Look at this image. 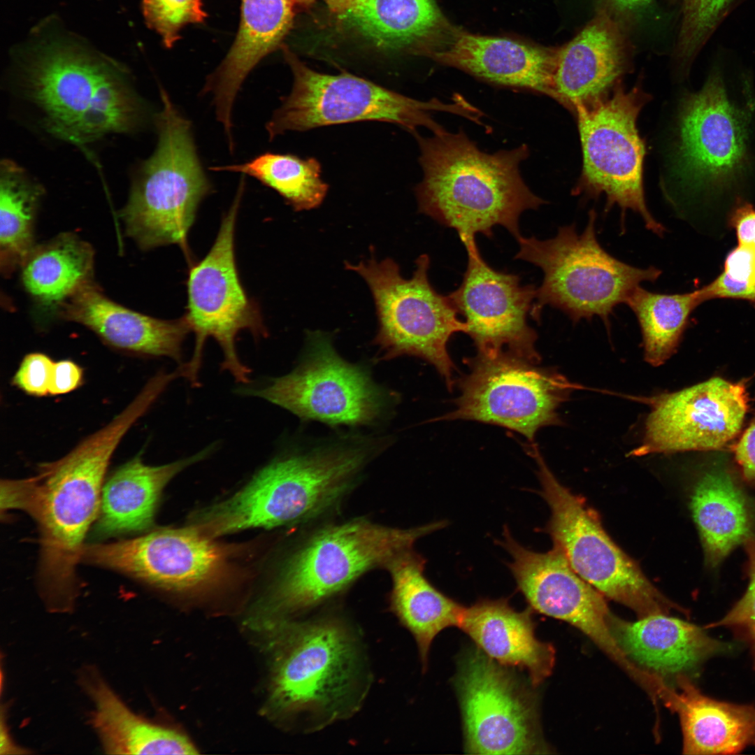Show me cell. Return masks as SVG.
I'll list each match as a JSON object with an SVG mask.
<instances>
[{"instance_id": "6da1fadb", "label": "cell", "mask_w": 755, "mask_h": 755, "mask_svg": "<svg viewBox=\"0 0 755 755\" xmlns=\"http://www.w3.org/2000/svg\"><path fill=\"white\" fill-rule=\"evenodd\" d=\"M138 419L133 408H124L65 456L40 464L34 475L1 482V510H21L38 527L40 588L52 610L72 607L76 567L81 561L86 534L99 513L108 466Z\"/></svg>"}, {"instance_id": "7a4b0ae2", "label": "cell", "mask_w": 755, "mask_h": 755, "mask_svg": "<svg viewBox=\"0 0 755 755\" xmlns=\"http://www.w3.org/2000/svg\"><path fill=\"white\" fill-rule=\"evenodd\" d=\"M413 135L423 171L415 187L421 213L455 229L463 243L475 240L477 233L491 238L496 225L516 240L522 236V213L545 203L520 173V164L529 155L526 145L489 154L461 129L451 133L444 129L431 137Z\"/></svg>"}, {"instance_id": "3957f363", "label": "cell", "mask_w": 755, "mask_h": 755, "mask_svg": "<svg viewBox=\"0 0 755 755\" xmlns=\"http://www.w3.org/2000/svg\"><path fill=\"white\" fill-rule=\"evenodd\" d=\"M38 45L22 78L50 134L81 145L139 127L143 107L117 63L74 43L49 40Z\"/></svg>"}, {"instance_id": "277c9868", "label": "cell", "mask_w": 755, "mask_h": 755, "mask_svg": "<svg viewBox=\"0 0 755 755\" xmlns=\"http://www.w3.org/2000/svg\"><path fill=\"white\" fill-rule=\"evenodd\" d=\"M381 441L357 440L276 459L240 491L196 517L212 537L311 520L340 503Z\"/></svg>"}, {"instance_id": "5b68a950", "label": "cell", "mask_w": 755, "mask_h": 755, "mask_svg": "<svg viewBox=\"0 0 755 755\" xmlns=\"http://www.w3.org/2000/svg\"><path fill=\"white\" fill-rule=\"evenodd\" d=\"M287 626L273 675L277 705L305 716L308 729L352 715L369 684L359 636L335 617Z\"/></svg>"}, {"instance_id": "8992f818", "label": "cell", "mask_w": 755, "mask_h": 755, "mask_svg": "<svg viewBox=\"0 0 755 755\" xmlns=\"http://www.w3.org/2000/svg\"><path fill=\"white\" fill-rule=\"evenodd\" d=\"M596 218L593 210L580 233L573 224L560 227L552 238L517 239L515 258L535 265L544 275L531 312L533 319L540 320L542 308L549 305L574 322L597 316L608 326L617 305L642 282H655L661 275L656 267H635L609 254L597 239Z\"/></svg>"}, {"instance_id": "52a82bcc", "label": "cell", "mask_w": 755, "mask_h": 755, "mask_svg": "<svg viewBox=\"0 0 755 755\" xmlns=\"http://www.w3.org/2000/svg\"><path fill=\"white\" fill-rule=\"evenodd\" d=\"M160 97L156 150L141 166L120 215L127 235L141 249L177 244L187 254L189 231L212 186L198 157L189 122L164 89Z\"/></svg>"}, {"instance_id": "ba28073f", "label": "cell", "mask_w": 755, "mask_h": 755, "mask_svg": "<svg viewBox=\"0 0 755 755\" xmlns=\"http://www.w3.org/2000/svg\"><path fill=\"white\" fill-rule=\"evenodd\" d=\"M284 53L294 82L266 124L270 140L287 131L362 121L394 124L412 134L426 127L435 134L444 128L433 113L444 111L468 120L475 113V107L461 95L451 103L436 98L420 101L350 73L317 72L289 50L284 48Z\"/></svg>"}, {"instance_id": "9c48e42d", "label": "cell", "mask_w": 755, "mask_h": 755, "mask_svg": "<svg viewBox=\"0 0 755 755\" xmlns=\"http://www.w3.org/2000/svg\"><path fill=\"white\" fill-rule=\"evenodd\" d=\"M445 525L437 522L401 528L358 518L326 526L288 559L275 587V605L289 612L310 610L345 591L366 572L385 568L419 538Z\"/></svg>"}, {"instance_id": "30bf717a", "label": "cell", "mask_w": 755, "mask_h": 755, "mask_svg": "<svg viewBox=\"0 0 755 755\" xmlns=\"http://www.w3.org/2000/svg\"><path fill=\"white\" fill-rule=\"evenodd\" d=\"M415 264L408 279L390 258L378 261L372 256L356 264L347 261L345 268L361 276L371 289L379 324L373 343L381 359L422 358L436 368L451 389L455 368L447 343L454 333H466L468 326L459 319L449 296L439 294L430 283L429 256L422 254Z\"/></svg>"}, {"instance_id": "8fae6325", "label": "cell", "mask_w": 755, "mask_h": 755, "mask_svg": "<svg viewBox=\"0 0 755 755\" xmlns=\"http://www.w3.org/2000/svg\"><path fill=\"white\" fill-rule=\"evenodd\" d=\"M526 447L538 466L540 493L551 512L547 531L573 569L601 594L633 610L638 618L677 610L612 540L597 513L559 482L537 445Z\"/></svg>"}, {"instance_id": "7c38bea8", "label": "cell", "mask_w": 755, "mask_h": 755, "mask_svg": "<svg viewBox=\"0 0 755 755\" xmlns=\"http://www.w3.org/2000/svg\"><path fill=\"white\" fill-rule=\"evenodd\" d=\"M645 101L638 88H619L573 105L583 157L577 193L604 194L607 210L616 205L622 214L633 210L648 230L662 237L666 228L648 210L643 187L645 145L636 122Z\"/></svg>"}, {"instance_id": "4fadbf2b", "label": "cell", "mask_w": 755, "mask_h": 755, "mask_svg": "<svg viewBox=\"0 0 755 755\" xmlns=\"http://www.w3.org/2000/svg\"><path fill=\"white\" fill-rule=\"evenodd\" d=\"M245 186L241 180L229 210L208 254L191 267L187 280V305L184 315L195 336L191 360L184 364V377L198 386L204 343L214 338L223 352L222 368L237 382H249L250 368L239 359L236 338L243 330L256 338L266 336L259 310L245 292L235 256V226Z\"/></svg>"}, {"instance_id": "5bb4252c", "label": "cell", "mask_w": 755, "mask_h": 755, "mask_svg": "<svg viewBox=\"0 0 755 755\" xmlns=\"http://www.w3.org/2000/svg\"><path fill=\"white\" fill-rule=\"evenodd\" d=\"M459 382L456 408L441 419H468L516 431L529 442L542 427L557 424L556 412L575 385L552 371L508 352L477 353Z\"/></svg>"}, {"instance_id": "9a60e30c", "label": "cell", "mask_w": 755, "mask_h": 755, "mask_svg": "<svg viewBox=\"0 0 755 755\" xmlns=\"http://www.w3.org/2000/svg\"><path fill=\"white\" fill-rule=\"evenodd\" d=\"M464 751L471 754L549 753L537 700L506 666L479 648L461 659L454 678Z\"/></svg>"}, {"instance_id": "2e32d148", "label": "cell", "mask_w": 755, "mask_h": 755, "mask_svg": "<svg viewBox=\"0 0 755 755\" xmlns=\"http://www.w3.org/2000/svg\"><path fill=\"white\" fill-rule=\"evenodd\" d=\"M306 347L302 363L292 373L240 391L305 420L354 426L380 419L387 406L386 392L363 368L339 356L329 335L308 331Z\"/></svg>"}, {"instance_id": "e0dca14e", "label": "cell", "mask_w": 755, "mask_h": 755, "mask_svg": "<svg viewBox=\"0 0 755 755\" xmlns=\"http://www.w3.org/2000/svg\"><path fill=\"white\" fill-rule=\"evenodd\" d=\"M503 535L500 542L512 559L509 568L531 607L578 628L630 677L638 679L640 668L626 656L612 635L613 614L603 595L573 569L556 547L535 552L517 542L507 527Z\"/></svg>"}, {"instance_id": "ac0fdd59", "label": "cell", "mask_w": 755, "mask_h": 755, "mask_svg": "<svg viewBox=\"0 0 755 755\" xmlns=\"http://www.w3.org/2000/svg\"><path fill=\"white\" fill-rule=\"evenodd\" d=\"M749 116L728 98L720 73L688 96L679 118L677 168L698 189L730 186L747 164Z\"/></svg>"}, {"instance_id": "d6986e66", "label": "cell", "mask_w": 755, "mask_h": 755, "mask_svg": "<svg viewBox=\"0 0 755 755\" xmlns=\"http://www.w3.org/2000/svg\"><path fill=\"white\" fill-rule=\"evenodd\" d=\"M468 264L460 286L448 295L461 315L478 353L508 352L537 363L536 332L527 322L536 287L519 275L498 271L481 256L476 240L463 243Z\"/></svg>"}, {"instance_id": "ffe728a7", "label": "cell", "mask_w": 755, "mask_h": 755, "mask_svg": "<svg viewBox=\"0 0 755 755\" xmlns=\"http://www.w3.org/2000/svg\"><path fill=\"white\" fill-rule=\"evenodd\" d=\"M228 554L226 548L193 526L85 545L81 561L157 587L181 591L218 582L226 573Z\"/></svg>"}, {"instance_id": "44dd1931", "label": "cell", "mask_w": 755, "mask_h": 755, "mask_svg": "<svg viewBox=\"0 0 755 755\" xmlns=\"http://www.w3.org/2000/svg\"><path fill=\"white\" fill-rule=\"evenodd\" d=\"M747 409L744 385L721 378L661 395L652 402L643 439L631 454L722 447L740 431Z\"/></svg>"}, {"instance_id": "7402d4cb", "label": "cell", "mask_w": 755, "mask_h": 755, "mask_svg": "<svg viewBox=\"0 0 755 755\" xmlns=\"http://www.w3.org/2000/svg\"><path fill=\"white\" fill-rule=\"evenodd\" d=\"M559 50L507 38L473 34L447 25L422 55L493 85L544 94L556 100Z\"/></svg>"}, {"instance_id": "603a6c76", "label": "cell", "mask_w": 755, "mask_h": 755, "mask_svg": "<svg viewBox=\"0 0 755 755\" xmlns=\"http://www.w3.org/2000/svg\"><path fill=\"white\" fill-rule=\"evenodd\" d=\"M57 312L63 319L85 326L110 347L178 362L182 343L191 331L184 316L167 320L132 310L107 297L94 281L80 287Z\"/></svg>"}, {"instance_id": "cb8c5ba5", "label": "cell", "mask_w": 755, "mask_h": 755, "mask_svg": "<svg viewBox=\"0 0 755 755\" xmlns=\"http://www.w3.org/2000/svg\"><path fill=\"white\" fill-rule=\"evenodd\" d=\"M294 0H241L240 26L229 52L207 78L203 94L213 96L217 120L231 139V113L249 73L275 50L290 29Z\"/></svg>"}, {"instance_id": "d4e9b609", "label": "cell", "mask_w": 755, "mask_h": 755, "mask_svg": "<svg viewBox=\"0 0 755 755\" xmlns=\"http://www.w3.org/2000/svg\"><path fill=\"white\" fill-rule=\"evenodd\" d=\"M704 629L667 614H652L636 621L612 614L610 620L612 635L626 656L663 678L686 674L730 649L728 644L709 636Z\"/></svg>"}, {"instance_id": "484cf974", "label": "cell", "mask_w": 755, "mask_h": 755, "mask_svg": "<svg viewBox=\"0 0 755 755\" xmlns=\"http://www.w3.org/2000/svg\"><path fill=\"white\" fill-rule=\"evenodd\" d=\"M657 696L679 716L684 754H735L755 746L754 705L710 698L686 674L673 686L665 680Z\"/></svg>"}, {"instance_id": "4316f807", "label": "cell", "mask_w": 755, "mask_h": 755, "mask_svg": "<svg viewBox=\"0 0 755 755\" xmlns=\"http://www.w3.org/2000/svg\"><path fill=\"white\" fill-rule=\"evenodd\" d=\"M459 628L491 659L525 670L533 686L553 670L555 649L535 637L531 610L516 611L503 598L482 599L465 607Z\"/></svg>"}, {"instance_id": "83f0119b", "label": "cell", "mask_w": 755, "mask_h": 755, "mask_svg": "<svg viewBox=\"0 0 755 755\" xmlns=\"http://www.w3.org/2000/svg\"><path fill=\"white\" fill-rule=\"evenodd\" d=\"M215 447L213 443L189 457L157 466L145 464L138 454L119 466L103 485L96 534L109 537L149 528L166 484L183 469L206 458Z\"/></svg>"}, {"instance_id": "f1b7e54d", "label": "cell", "mask_w": 755, "mask_h": 755, "mask_svg": "<svg viewBox=\"0 0 755 755\" xmlns=\"http://www.w3.org/2000/svg\"><path fill=\"white\" fill-rule=\"evenodd\" d=\"M625 48L615 23L600 13L559 50L554 76L556 101L573 108L606 93L622 73Z\"/></svg>"}, {"instance_id": "f546056e", "label": "cell", "mask_w": 755, "mask_h": 755, "mask_svg": "<svg viewBox=\"0 0 755 755\" xmlns=\"http://www.w3.org/2000/svg\"><path fill=\"white\" fill-rule=\"evenodd\" d=\"M425 560L413 549L386 566L391 579L389 609L414 637L425 670L435 637L460 624L465 607L443 594L424 575Z\"/></svg>"}, {"instance_id": "4dcf8cb0", "label": "cell", "mask_w": 755, "mask_h": 755, "mask_svg": "<svg viewBox=\"0 0 755 755\" xmlns=\"http://www.w3.org/2000/svg\"><path fill=\"white\" fill-rule=\"evenodd\" d=\"M690 506L711 566L719 563L733 548L752 537L750 505L726 470L714 467L706 471L693 487Z\"/></svg>"}, {"instance_id": "1f68e13d", "label": "cell", "mask_w": 755, "mask_h": 755, "mask_svg": "<svg viewBox=\"0 0 755 755\" xmlns=\"http://www.w3.org/2000/svg\"><path fill=\"white\" fill-rule=\"evenodd\" d=\"M340 15L378 48L419 54L447 25L434 0H356Z\"/></svg>"}, {"instance_id": "d6a6232c", "label": "cell", "mask_w": 755, "mask_h": 755, "mask_svg": "<svg viewBox=\"0 0 755 755\" xmlns=\"http://www.w3.org/2000/svg\"><path fill=\"white\" fill-rule=\"evenodd\" d=\"M95 709L92 724L102 746L113 754H196L183 735L148 722L133 713L97 677L84 682Z\"/></svg>"}, {"instance_id": "836d02e7", "label": "cell", "mask_w": 755, "mask_h": 755, "mask_svg": "<svg viewBox=\"0 0 755 755\" xmlns=\"http://www.w3.org/2000/svg\"><path fill=\"white\" fill-rule=\"evenodd\" d=\"M94 266L90 244L66 232L34 247L21 266V279L38 305L57 310L80 287L94 281Z\"/></svg>"}, {"instance_id": "e575fe53", "label": "cell", "mask_w": 755, "mask_h": 755, "mask_svg": "<svg viewBox=\"0 0 755 755\" xmlns=\"http://www.w3.org/2000/svg\"><path fill=\"white\" fill-rule=\"evenodd\" d=\"M0 170V268L9 277L35 246L34 224L43 189L11 160L2 161Z\"/></svg>"}, {"instance_id": "d590c367", "label": "cell", "mask_w": 755, "mask_h": 755, "mask_svg": "<svg viewBox=\"0 0 755 755\" xmlns=\"http://www.w3.org/2000/svg\"><path fill=\"white\" fill-rule=\"evenodd\" d=\"M705 301L701 289L683 294L649 292L640 285L626 303L639 323L646 361L660 366L677 346L690 315Z\"/></svg>"}, {"instance_id": "8d00e7d4", "label": "cell", "mask_w": 755, "mask_h": 755, "mask_svg": "<svg viewBox=\"0 0 755 755\" xmlns=\"http://www.w3.org/2000/svg\"><path fill=\"white\" fill-rule=\"evenodd\" d=\"M247 175L277 192L295 211L319 207L329 185L321 177L322 167L314 157L266 152L249 161L212 168Z\"/></svg>"}, {"instance_id": "74e56055", "label": "cell", "mask_w": 755, "mask_h": 755, "mask_svg": "<svg viewBox=\"0 0 755 755\" xmlns=\"http://www.w3.org/2000/svg\"><path fill=\"white\" fill-rule=\"evenodd\" d=\"M701 289L705 301L736 299L755 303V250L738 245L727 254L723 271Z\"/></svg>"}, {"instance_id": "f35d334b", "label": "cell", "mask_w": 755, "mask_h": 755, "mask_svg": "<svg viewBox=\"0 0 755 755\" xmlns=\"http://www.w3.org/2000/svg\"><path fill=\"white\" fill-rule=\"evenodd\" d=\"M733 0H682L677 52L684 61L693 57L726 14Z\"/></svg>"}, {"instance_id": "ab89813d", "label": "cell", "mask_w": 755, "mask_h": 755, "mask_svg": "<svg viewBox=\"0 0 755 755\" xmlns=\"http://www.w3.org/2000/svg\"><path fill=\"white\" fill-rule=\"evenodd\" d=\"M141 9L147 25L161 36L166 48L180 38L185 26L202 23L207 16L202 0H143Z\"/></svg>"}, {"instance_id": "60d3db41", "label": "cell", "mask_w": 755, "mask_h": 755, "mask_svg": "<svg viewBox=\"0 0 755 755\" xmlns=\"http://www.w3.org/2000/svg\"><path fill=\"white\" fill-rule=\"evenodd\" d=\"M745 542L749 559L747 589L721 619L704 628L722 626L733 631L749 645L755 666V539L752 536Z\"/></svg>"}, {"instance_id": "b9f144b4", "label": "cell", "mask_w": 755, "mask_h": 755, "mask_svg": "<svg viewBox=\"0 0 755 755\" xmlns=\"http://www.w3.org/2000/svg\"><path fill=\"white\" fill-rule=\"evenodd\" d=\"M54 361L41 352L27 354L22 359L12 379V383L22 391L34 396L49 394Z\"/></svg>"}, {"instance_id": "7bdbcfd3", "label": "cell", "mask_w": 755, "mask_h": 755, "mask_svg": "<svg viewBox=\"0 0 755 755\" xmlns=\"http://www.w3.org/2000/svg\"><path fill=\"white\" fill-rule=\"evenodd\" d=\"M83 380V370L76 362L63 359L54 362L49 394L55 396L69 393L79 387Z\"/></svg>"}, {"instance_id": "ee69618b", "label": "cell", "mask_w": 755, "mask_h": 755, "mask_svg": "<svg viewBox=\"0 0 755 755\" xmlns=\"http://www.w3.org/2000/svg\"><path fill=\"white\" fill-rule=\"evenodd\" d=\"M738 245L755 250V209L747 203L735 208L729 218Z\"/></svg>"}, {"instance_id": "f6af8a7d", "label": "cell", "mask_w": 755, "mask_h": 755, "mask_svg": "<svg viewBox=\"0 0 755 755\" xmlns=\"http://www.w3.org/2000/svg\"><path fill=\"white\" fill-rule=\"evenodd\" d=\"M735 456L745 476L755 480V417L740 438Z\"/></svg>"}, {"instance_id": "bcb514c9", "label": "cell", "mask_w": 755, "mask_h": 755, "mask_svg": "<svg viewBox=\"0 0 755 755\" xmlns=\"http://www.w3.org/2000/svg\"><path fill=\"white\" fill-rule=\"evenodd\" d=\"M317 0H294L295 3H297L302 6H308ZM333 11L338 12L339 13L344 11L348 7H350L356 0H322Z\"/></svg>"}, {"instance_id": "7dc6e473", "label": "cell", "mask_w": 755, "mask_h": 755, "mask_svg": "<svg viewBox=\"0 0 755 755\" xmlns=\"http://www.w3.org/2000/svg\"><path fill=\"white\" fill-rule=\"evenodd\" d=\"M618 8L626 11H635L647 6L651 0H610Z\"/></svg>"}]
</instances>
